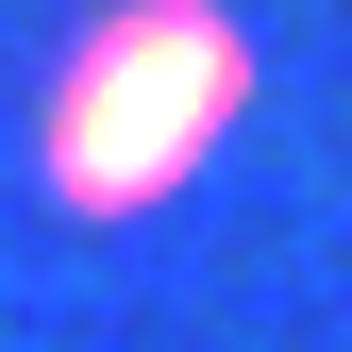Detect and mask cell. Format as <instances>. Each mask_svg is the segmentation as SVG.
<instances>
[{
    "instance_id": "6da1fadb",
    "label": "cell",
    "mask_w": 352,
    "mask_h": 352,
    "mask_svg": "<svg viewBox=\"0 0 352 352\" xmlns=\"http://www.w3.org/2000/svg\"><path fill=\"white\" fill-rule=\"evenodd\" d=\"M235 118H252V34L218 17V0H135V17H101L51 67V201L135 218V201L185 185Z\"/></svg>"
}]
</instances>
